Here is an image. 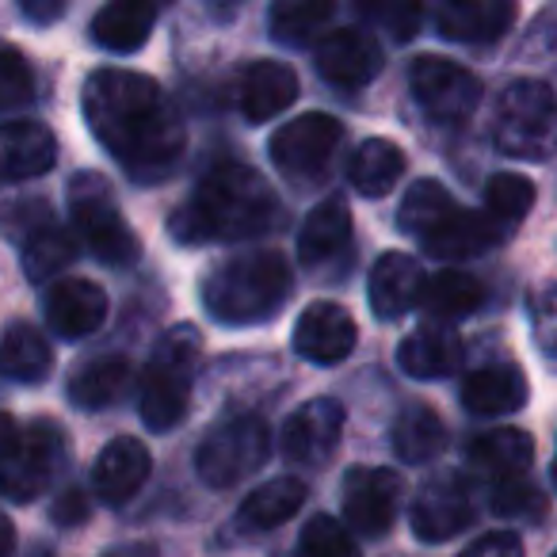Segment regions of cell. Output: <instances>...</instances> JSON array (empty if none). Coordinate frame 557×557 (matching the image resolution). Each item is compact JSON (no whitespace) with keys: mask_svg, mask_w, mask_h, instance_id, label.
I'll list each match as a JSON object with an SVG mask.
<instances>
[{"mask_svg":"<svg viewBox=\"0 0 557 557\" xmlns=\"http://www.w3.org/2000/svg\"><path fill=\"white\" fill-rule=\"evenodd\" d=\"M199 356L202 336L195 325H176L157 341L146 382H141V420L149 424V432H172L184 420Z\"/></svg>","mask_w":557,"mask_h":557,"instance_id":"cell-4","label":"cell"},{"mask_svg":"<svg viewBox=\"0 0 557 557\" xmlns=\"http://www.w3.org/2000/svg\"><path fill=\"white\" fill-rule=\"evenodd\" d=\"M458 210V202L450 199V191L440 184V180H417L409 187V195L401 199V210H397V225L412 237L424 240L428 233H435L450 214Z\"/></svg>","mask_w":557,"mask_h":557,"instance_id":"cell-33","label":"cell"},{"mask_svg":"<svg viewBox=\"0 0 557 557\" xmlns=\"http://www.w3.org/2000/svg\"><path fill=\"white\" fill-rule=\"evenodd\" d=\"M16 440V428H12V417L9 412H0V455L9 450V443Z\"/></svg>","mask_w":557,"mask_h":557,"instance_id":"cell-47","label":"cell"},{"mask_svg":"<svg viewBox=\"0 0 557 557\" xmlns=\"http://www.w3.org/2000/svg\"><path fill=\"white\" fill-rule=\"evenodd\" d=\"M534 207V184L519 172H496L485 187V214L504 230H516Z\"/></svg>","mask_w":557,"mask_h":557,"instance_id":"cell-37","label":"cell"},{"mask_svg":"<svg viewBox=\"0 0 557 557\" xmlns=\"http://www.w3.org/2000/svg\"><path fill=\"white\" fill-rule=\"evenodd\" d=\"M493 138L500 153L546 161L557 153V96L542 81H511L496 103Z\"/></svg>","mask_w":557,"mask_h":557,"instance_id":"cell-5","label":"cell"},{"mask_svg":"<svg viewBox=\"0 0 557 557\" xmlns=\"http://www.w3.org/2000/svg\"><path fill=\"white\" fill-rule=\"evenodd\" d=\"M344 519L363 539H382L401 508V478L386 466H351L341 485Z\"/></svg>","mask_w":557,"mask_h":557,"instance_id":"cell-11","label":"cell"},{"mask_svg":"<svg viewBox=\"0 0 557 557\" xmlns=\"http://www.w3.org/2000/svg\"><path fill=\"white\" fill-rule=\"evenodd\" d=\"M35 96V70L24 50L12 42H0V111L27 108Z\"/></svg>","mask_w":557,"mask_h":557,"instance_id":"cell-40","label":"cell"},{"mask_svg":"<svg viewBox=\"0 0 557 557\" xmlns=\"http://www.w3.org/2000/svg\"><path fill=\"white\" fill-rule=\"evenodd\" d=\"M153 24V0H108L92 20V39L96 47L111 50V54H134V50H141L149 42Z\"/></svg>","mask_w":557,"mask_h":557,"instance_id":"cell-25","label":"cell"},{"mask_svg":"<svg viewBox=\"0 0 557 557\" xmlns=\"http://www.w3.org/2000/svg\"><path fill=\"white\" fill-rule=\"evenodd\" d=\"M424 20L450 42L485 47L516 24V0H420Z\"/></svg>","mask_w":557,"mask_h":557,"instance_id":"cell-13","label":"cell"},{"mask_svg":"<svg viewBox=\"0 0 557 557\" xmlns=\"http://www.w3.org/2000/svg\"><path fill=\"white\" fill-rule=\"evenodd\" d=\"M149 470H153V458L149 447L134 435H119L108 447L100 450L92 466V488L103 504H126L141 485H146Z\"/></svg>","mask_w":557,"mask_h":557,"instance_id":"cell-19","label":"cell"},{"mask_svg":"<svg viewBox=\"0 0 557 557\" xmlns=\"http://www.w3.org/2000/svg\"><path fill=\"white\" fill-rule=\"evenodd\" d=\"M458 557H523V539L516 531H488L473 539Z\"/></svg>","mask_w":557,"mask_h":557,"instance_id":"cell-43","label":"cell"},{"mask_svg":"<svg viewBox=\"0 0 557 557\" xmlns=\"http://www.w3.org/2000/svg\"><path fill=\"white\" fill-rule=\"evenodd\" d=\"M306 496H310L306 481L275 478L245 496L237 519H240V527H252V531H271V527H283L287 519H295L298 508L306 504Z\"/></svg>","mask_w":557,"mask_h":557,"instance_id":"cell-30","label":"cell"},{"mask_svg":"<svg viewBox=\"0 0 557 557\" xmlns=\"http://www.w3.org/2000/svg\"><path fill=\"white\" fill-rule=\"evenodd\" d=\"M443 447H447V428L432 405H409L394 420V450L401 462H432Z\"/></svg>","mask_w":557,"mask_h":557,"instance_id":"cell-32","label":"cell"},{"mask_svg":"<svg viewBox=\"0 0 557 557\" xmlns=\"http://www.w3.org/2000/svg\"><path fill=\"white\" fill-rule=\"evenodd\" d=\"M534 462V440L519 428H496V432H485L470 443V466L481 473V478L496 481H516L527 478Z\"/></svg>","mask_w":557,"mask_h":557,"instance_id":"cell-26","label":"cell"},{"mask_svg":"<svg viewBox=\"0 0 557 557\" xmlns=\"http://www.w3.org/2000/svg\"><path fill=\"white\" fill-rule=\"evenodd\" d=\"M153 4H157V9H164V4H172V0H153Z\"/></svg>","mask_w":557,"mask_h":557,"instance_id":"cell-51","label":"cell"},{"mask_svg":"<svg viewBox=\"0 0 557 557\" xmlns=\"http://www.w3.org/2000/svg\"><path fill=\"white\" fill-rule=\"evenodd\" d=\"M58 161V138L50 126L16 119V123H0V180H35L50 172Z\"/></svg>","mask_w":557,"mask_h":557,"instance_id":"cell-20","label":"cell"},{"mask_svg":"<svg viewBox=\"0 0 557 557\" xmlns=\"http://www.w3.org/2000/svg\"><path fill=\"white\" fill-rule=\"evenodd\" d=\"M35 557H50V549H35Z\"/></svg>","mask_w":557,"mask_h":557,"instance_id":"cell-50","label":"cell"},{"mask_svg":"<svg viewBox=\"0 0 557 557\" xmlns=\"http://www.w3.org/2000/svg\"><path fill=\"white\" fill-rule=\"evenodd\" d=\"M481 302H485V287H481L470 271H440L435 278H428L424 306L440 321L470 318V313L481 310Z\"/></svg>","mask_w":557,"mask_h":557,"instance_id":"cell-34","label":"cell"},{"mask_svg":"<svg viewBox=\"0 0 557 557\" xmlns=\"http://www.w3.org/2000/svg\"><path fill=\"white\" fill-rule=\"evenodd\" d=\"M88 519V496L81 488H65L62 500L54 504V523L62 527H77Z\"/></svg>","mask_w":557,"mask_h":557,"instance_id":"cell-44","label":"cell"},{"mask_svg":"<svg viewBox=\"0 0 557 557\" xmlns=\"http://www.w3.org/2000/svg\"><path fill=\"white\" fill-rule=\"evenodd\" d=\"M344 141L341 119L325 111H306L302 119H290L271 134V164L290 180H313L329 169Z\"/></svg>","mask_w":557,"mask_h":557,"instance_id":"cell-9","label":"cell"},{"mask_svg":"<svg viewBox=\"0 0 557 557\" xmlns=\"http://www.w3.org/2000/svg\"><path fill=\"white\" fill-rule=\"evenodd\" d=\"M108 557H153V549H146V546H126V549H119V554H108Z\"/></svg>","mask_w":557,"mask_h":557,"instance_id":"cell-48","label":"cell"},{"mask_svg":"<svg viewBox=\"0 0 557 557\" xmlns=\"http://www.w3.org/2000/svg\"><path fill=\"white\" fill-rule=\"evenodd\" d=\"M531 329H534V341H539L542 356L557 367V283L542 287L539 295L531 298Z\"/></svg>","mask_w":557,"mask_h":557,"instance_id":"cell-42","label":"cell"},{"mask_svg":"<svg viewBox=\"0 0 557 557\" xmlns=\"http://www.w3.org/2000/svg\"><path fill=\"white\" fill-rule=\"evenodd\" d=\"M397 363L409 379L432 382V379H447L458 371L462 363V341H458L455 329L447 325H420L397 348Z\"/></svg>","mask_w":557,"mask_h":557,"instance_id":"cell-22","label":"cell"},{"mask_svg":"<svg viewBox=\"0 0 557 557\" xmlns=\"http://www.w3.org/2000/svg\"><path fill=\"white\" fill-rule=\"evenodd\" d=\"M222 9H237V4H245V0H218Z\"/></svg>","mask_w":557,"mask_h":557,"instance_id":"cell-49","label":"cell"},{"mask_svg":"<svg viewBox=\"0 0 557 557\" xmlns=\"http://www.w3.org/2000/svg\"><path fill=\"white\" fill-rule=\"evenodd\" d=\"M271 455V432L260 417L240 412V417L222 420L202 435L195 450V470L210 488H230L256 473Z\"/></svg>","mask_w":557,"mask_h":557,"instance_id":"cell-7","label":"cell"},{"mask_svg":"<svg viewBox=\"0 0 557 557\" xmlns=\"http://www.w3.org/2000/svg\"><path fill=\"white\" fill-rule=\"evenodd\" d=\"M356 318L341 302H313L295 321V351L318 367H336L356 351Z\"/></svg>","mask_w":557,"mask_h":557,"instance_id":"cell-15","label":"cell"},{"mask_svg":"<svg viewBox=\"0 0 557 557\" xmlns=\"http://www.w3.org/2000/svg\"><path fill=\"white\" fill-rule=\"evenodd\" d=\"M341 435H344V405L333 401V397H313L302 409L290 412V420L283 424V435H278V447H283L287 462L318 470L341 447Z\"/></svg>","mask_w":557,"mask_h":557,"instance_id":"cell-12","label":"cell"},{"mask_svg":"<svg viewBox=\"0 0 557 557\" xmlns=\"http://www.w3.org/2000/svg\"><path fill=\"white\" fill-rule=\"evenodd\" d=\"M92 138L134 184H161L184 157V123L164 88L146 73L96 70L81 92Z\"/></svg>","mask_w":557,"mask_h":557,"instance_id":"cell-1","label":"cell"},{"mask_svg":"<svg viewBox=\"0 0 557 557\" xmlns=\"http://www.w3.org/2000/svg\"><path fill=\"white\" fill-rule=\"evenodd\" d=\"M401 176H405V153H401L397 141L367 138L363 146L351 153L348 180L356 184L359 195H367V199H382V195H389Z\"/></svg>","mask_w":557,"mask_h":557,"instance_id":"cell-29","label":"cell"},{"mask_svg":"<svg viewBox=\"0 0 557 557\" xmlns=\"http://www.w3.org/2000/svg\"><path fill=\"white\" fill-rule=\"evenodd\" d=\"M278 225V199L256 169L225 161L199 180L191 195L169 218V233L180 245L248 240Z\"/></svg>","mask_w":557,"mask_h":557,"instance_id":"cell-2","label":"cell"},{"mask_svg":"<svg viewBox=\"0 0 557 557\" xmlns=\"http://www.w3.org/2000/svg\"><path fill=\"white\" fill-rule=\"evenodd\" d=\"M290 557H363L359 542L341 519L333 516H313L298 534V546Z\"/></svg>","mask_w":557,"mask_h":557,"instance_id":"cell-38","label":"cell"},{"mask_svg":"<svg viewBox=\"0 0 557 557\" xmlns=\"http://www.w3.org/2000/svg\"><path fill=\"white\" fill-rule=\"evenodd\" d=\"M462 405L473 417H508L527 405V379L516 363H488L462 382Z\"/></svg>","mask_w":557,"mask_h":557,"instance_id":"cell-23","label":"cell"},{"mask_svg":"<svg viewBox=\"0 0 557 557\" xmlns=\"http://www.w3.org/2000/svg\"><path fill=\"white\" fill-rule=\"evenodd\" d=\"M313 62L325 81L341 88H363L379 77L382 70V47L371 32L363 27H341L329 32L313 50Z\"/></svg>","mask_w":557,"mask_h":557,"instance_id":"cell-16","label":"cell"},{"mask_svg":"<svg viewBox=\"0 0 557 557\" xmlns=\"http://www.w3.org/2000/svg\"><path fill=\"white\" fill-rule=\"evenodd\" d=\"M412 534L420 542H447L455 534H462L473 523V496L458 473H443L432 478L417 493L409 511Z\"/></svg>","mask_w":557,"mask_h":557,"instance_id":"cell-14","label":"cell"},{"mask_svg":"<svg viewBox=\"0 0 557 557\" xmlns=\"http://www.w3.org/2000/svg\"><path fill=\"white\" fill-rule=\"evenodd\" d=\"M508 237L504 225H496L485 210H462L458 207L447 222L435 233H428L420 245H424L428 256L435 260H470V256H481L485 248L500 245Z\"/></svg>","mask_w":557,"mask_h":557,"instance_id":"cell-21","label":"cell"},{"mask_svg":"<svg viewBox=\"0 0 557 557\" xmlns=\"http://www.w3.org/2000/svg\"><path fill=\"white\" fill-rule=\"evenodd\" d=\"M351 237V214L344 199H325L306 214L302 233H298V260L306 268H318V263L333 260Z\"/></svg>","mask_w":557,"mask_h":557,"instance_id":"cell-28","label":"cell"},{"mask_svg":"<svg viewBox=\"0 0 557 557\" xmlns=\"http://www.w3.org/2000/svg\"><path fill=\"white\" fill-rule=\"evenodd\" d=\"M47 321L62 341H85L108 321V295L88 278H58L47 295Z\"/></svg>","mask_w":557,"mask_h":557,"instance_id":"cell-18","label":"cell"},{"mask_svg":"<svg viewBox=\"0 0 557 557\" xmlns=\"http://www.w3.org/2000/svg\"><path fill=\"white\" fill-rule=\"evenodd\" d=\"M554 557H557V554H554Z\"/></svg>","mask_w":557,"mask_h":557,"instance_id":"cell-53","label":"cell"},{"mask_svg":"<svg viewBox=\"0 0 557 557\" xmlns=\"http://www.w3.org/2000/svg\"><path fill=\"white\" fill-rule=\"evenodd\" d=\"M50 363H54V356H50L47 336L39 329L24 325V321L12 325L4 333V341H0V374L4 379L35 386V382H42L50 374Z\"/></svg>","mask_w":557,"mask_h":557,"instance_id":"cell-31","label":"cell"},{"mask_svg":"<svg viewBox=\"0 0 557 557\" xmlns=\"http://www.w3.org/2000/svg\"><path fill=\"white\" fill-rule=\"evenodd\" d=\"M73 260H77V240H73L70 230H62V225H54V222L35 230L24 245V271L32 283H50V278L70 268Z\"/></svg>","mask_w":557,"mask_h":557,"instance_id":"cell-35","label":"cell"},{"mask_svg":"<svg viewBox=\"0 0 557 557\" xmlns=\"http://www.w3.org/2000/svg\"><path fill=\"white\" fill-rule=\"evenodd\" d=\"M298 100V77L283 62H252L240 73V111L248 123H268Z\"/></svg>","mask_w":557,"mask_h":557,"instance_id":"cell-24","label":"cell"},{"mask_svg":"<svg viewBox=\"0 0 557 557\" xmlns=\"http://www.w3.org/2000/svg\"><path fill=\"white\" fill-rule=\"evenodd\" d=\"M428 278L412 256L386 252L374 260L371 278H367V295H371V310L379 321H397L409 310L424 302Z\"/></svg>","mask_w":557,"mask_h":557,"instance_id":"cell-17","label":"cell"},{"mask_svg":"<svg viewBox=\"0 0 557 557\" xmlns=\"http://www.w3.org/2000/svg\"><path fill=\"white\" fill-rule=\"evenodd\" d=\"M65 466V432L54 420H35L0 455V496L16 504L39 500Z\"/></svg>","mask_w":557,"mask_h":557,"instance_id":"cell-8","label":"cell"},{"mask_svg":"<svg viewBox=\"0 0 557 557\" xmlns=\"http://www.w3.org/2000/svg\"><path fill=\"white\" fill-rule=\"evenodd\" d=\"M12 549H16V527L0 511V557H12Z\"/></svg>","mask_w":557,"mask_h":557,"instance_id":"cell-46","label":"cell"},{"mask_svg":"<svg viewBox=\"0 0 557 557\" xmlns=\"http://www.w3.org/2000/svg\"><path fill=\"white\" fill-rule=\"evenodd\" d=\"M336 12V0H275V9H271V35L278 42H298L313 39L321 27L333 20Z\"/></svg>","mask_w":557,"mask_h":557,"instance_id":"cell-36","label":"cell"},{"mask_svg":"<svg viewBox=\"0 0 557 557\" xmlns=\"http://www.w3.org/2000/svg\"><path fill=\"white\" fill-rule=\"evenodd\" d=\"M131 389V359L96 356L70 374V401L77 409H108Z\"/></svg>","mask_w":557,"mask_h":557,"instance_id":"cell-27","label":"cell"},{"mask_svg":"<svg viewBox=\"0 0 557 557\" xmlns=\"http://www.w3.org/2000/svg\"><path fill=\"white\" fill-rule=\"evenodd\" d=\"M70 214L96 260L111 263V268H131L141 256L138 233L123 218L115 191L100 172H77L70 180Z\"/></svg>","mask_w":557,"mask_h":557,"instance_id":"cell-6","label":"cell"},{"mask_svg":"<svg viewBox=\"0 0 557 557\" xmlns=\"http://www.w3.org/2000/svg\"><path fill=\"white\" fill-rule=\"evenodd\" d=\"M554 488H557V455H554Z\"/></svg>","mask_w":557,"mask_h":557,"instance_id":"cell-52","label":"cell"},{"mask_svg":"<svg viewBox=\"0 0 557 557\" xmlns=\"http://www.w3.org/2000/svg\"><path fill=\"white\" fill-rule=\"evenodd\" d=\"M290 263L278 252H245L218 263L202 283V306L222 325H260L290 298Z\"/></svg>","mask_w":557,"mask_h":557,"instance_id":"cell-3","label":"cell"},{"mask_svg":"<svg viewBox=\"0 0 557 557\" xmlns=\"http://www.w3.org/2000/svg\"><path fill=\"white\" fill-rule=\"evenodd\" d=\"M356 4H359V12H363L367 24L389 32L397 42H409L412 35L420 32V24H424L420 0H356Z\"/></svg>","mask_w":557,"mask_h":557,"instance_id":"cell-39","label":"cell"},{"mask_svg":"<svg viewBox=\"0 0 557 557\" xmlns=\"http://www.w3.org/2000/svg\"><path fill=\"white\" fill-rule=\"evenodd\" d=\"M409 88L435 123H466L481 103V81L466 65L435 54L412 62Z\"/></svg>","mask_w":557,"mask_h":557,"instance_id":"cell-10","label":"cell"},{"mask_svg":"<svg viewBox=\"0 0 557 557\" xmlns=\"http://www.w3.org/2000/svg\"><path fill=\"white\" fill-rule=\"evenodd\" d=\"M493 511H496V516H504V519H542L546 500H542V493L531 485V481L516 478V481H504V485H496Z\"/></svg>","mask_w":557,"mask_h":557,"instance_id":"cell-41","label":"cell"},{"mask_svg":"<svg viewBox=\"0 0 557 557\" xmlns=\"http://www.w3.org/2000/svg\"><path fill=\"white\" fill-rule=\"evenodd\" d=\"M65 9H70V0H20V12H24L35 27L58 24V20L65 16Z\"/></svg>","mask_w":557,"mask_h":557,"instance_id":"cell-45","label":"cell"}]
</instances>
